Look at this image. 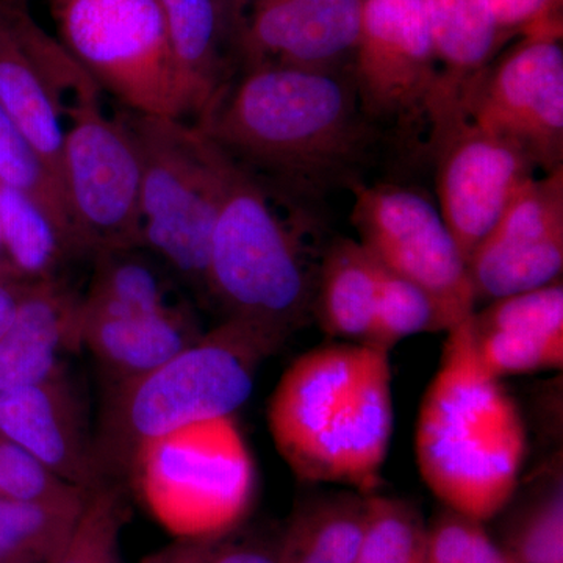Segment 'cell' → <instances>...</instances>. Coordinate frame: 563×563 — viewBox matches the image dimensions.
I'll list each match as a JSON object with an SVG mask.
<instances>
[{"label":"cell","mask_w":563,"mask_h":563,"mask_svg":"<svg viewBox=\"0 0 563 563\" xmlns=\"http://www.w3.org/2000/svg\"><path fill=\"white\" fill-rule=\"evenodd\" d=\"M196 128L274 198L298 209L365 181L383 143L351 70L243 69Z\"/></svg>","instance_id":"cell-1"},{"label":"cell","mask_w":563,"mask_h":563,"mask_svg":"<svg viewBox=\"0 0 563 563\" xmlns=\"http://www.w3.org/2000/svg\"><path fill=\"white\" fill-rule=\"evenodd\" d=\"M388 352L340 342L303 352L268 402L277 453L303 483L372 495L390 450L395 409Z\"/></svg>","instance_id":"cell-2"},{"label":"cell","mask_w":563,"mask_h":563,"mask_svg":"<svg viewBox=\"0 0 563 563\" xmlns=\"http://www.w3.org/2000/svg\"><path fill=\"white\" fill-rule=\"evenodd\" d=\"M470 317L448 332L421 399L415 454L421 479L446 509L484 523L517 493L528 433L517 401L484 368Z\"/></svg>","instance_id":"cell-3"},{"label":"cell","mask_w":563,"mask_h":563,"mask_svg":"<svg viewBox=\"0 0 563 563\" xmlns=\"http://www.w3.org/2000/svg\"><path fill=\"white\" fill-rule=\"evenodd\" d=\"M317 265L272 192L229 158L211 236L207 301L279 351L313 320Z\"/></svg>","instance_id":"cell-4"},{"label":"cell","mask_w":563,"mask_h":563,"mask_svg":"<svg viewBox=\"0 0 563 563\" xmlns=\"http://www.w3.org/2000/svg\"><path fill=\"white\" fill-rule=\"evenodd\" d=\"M274 352L251 329L222 321L152 372L107 388L95 439L106 479L128 474L144 443L185 426L232 417L250 399L258 366Z\"/></svg>","instance_id":"cell-5"},{"label":"cell","mask_w":563,"mask_h":563,"mask_svg":"<svg viewBox=\"0 0 563 563\" xmlns=\"http://www.w3.org/2000/svg\"><path fill=\"white\" fill-rule=\"evenodd\" d=\"M141 162V233L181 284L207 299L211 236L229 157L188 122L122 114Z\"/></svg>","instance_id":"cell-6"},{"label":"cell","mask_w":563,"mask_h":563,"mask_svg":"<svg viewBox=\"0 0 563 563\" xmlns=\"http://www.w3.org/2000/svg\"><path fill=\"white\" fill-rule=\"evenodd\" d=\"M60 43L132 113L198 125L203 110L174 60L157 0H49Z\"/></svg>","instance_id":"cell-7"},{"label":"cell","mask_w":563,"mask_h":563,"mask_svg":"<svg viewBox=\"0 0 563 563\" xmlns=\"http://www.w3.org/2000/svg\"><path fill=\"white\" fill-rule=\"evenodd\" d=\"M128 474L155 520L181 540L231 532L255 492L254 461L232 417L144 443Z\"/></svg>","instance_id":"cell-8"},{"label":"cell","mask_w":563,"mask_h":563,"mask_svg":"<svg viewBox=\"0 0 563 563\" xmlns=\"http://www.w3.org/2000/svg\"><path fill=\"white\" fill-rule=\"evenodd\" d=\"M101 92L90 77L63 107V184L90 257L143 247L139 147L124 120L103 111Z\"/></svg>","instance_id":"cell-9"},{"label":"cell","mask_w":563,"mask_h":563,"mask_svg":"<svg viewBox=\"0 0 563 563\" xmlns=\"http://www.w3.org/2000/svg\"><path fill=\"white\" fill-rule=\"evenodd\" d=\"M357 242L393 273L412 280L442 307L451 325L474 312L468 266L453 233L424 192L366 181L350 190Z\"/></svg>","instance_id":"cell-10"},{"label":"cell","mask_w":563,"mask_h":563,"mask_svg":"<svg viewBox=\"0 0 563 563\" xmlns=\"http://www.w3.org/2000/svg\"><path fill=\"white\" fill-rule=\"evenodd\" d=\"M558 31L531 33L488 66L466 120L510 141L544 174L563 168V49Z\"/></svg>","instance_id":"cell-11"},{"label":"cell","mask_w":563,"mask_h":563,"mask_svg":"<svg viewBox=\"0 0 563 563\" xmlns=\"http://www.w3.org/2000/svg\"><path fill=\"white\" fill-rule=\"evenodd\" d=\"M351 76L379 128L428 118L437 63L424 0H363Z\"/></svg>","instance_id":"cell-12"},{"label":"cell","mask_w":563,"mask_h":563,"mask_svg":"<svg viewBox=\"0 0 563 563\" xmlns=\"http://www.w3.org/2000/svg\"><path fill=\"white\" fill-rule=\"evenodd\" d=\"M439 210L468 263L518 192L536 179L520 147L466 120L431 147Z\"/></svg>","instance_id":"cell-13"},{"label":"cell","mask_w":563,"mask_h":563,"mask_svg":"<svg viewBox=\"0 0 563 563\" xmlns=\"http://www.w3.org/2000/svg\"><path fill=\"white\" fill-rule=\"evenodd\" d=\"M466 266L476 303L561 280L563 168L536 177L518 192Z\"/></svg>","instance_id":"cell-14"},{"label":"cell","mask_w":563,"mask_h":563,"mask_svg":"<svg viewBox=\"0 0 563 563\" xmlns=\"http://www.w3.org/2000/svg\"><path fill=\"white\" fill-rule=\"evenodd\" d=\"M363 0H242L232 38L243 69L351 70Z\"/></svg>","instance_id":"cell-15"},{"label":"cell","mask_w":563,"mask_h":563,"mask_svg":"<svg viewBox=\"0 0 563 563\" xmlns=\"http://www.w3.org/2000/svg\"><path fill=\"white\" fill-rule=\"evenodd\" d=\"M0 435L81 490L106 483L87 417L66 376L0 391Z\"/></svg>","instance_id":"cell-16"},{"label":"cell","mask_w":563,"mask_h":563,"mask_svg":"<svg viewBox=\"0 0 563 563\" xmlns=\"http://www.w3.org/2000/svg\"><path fill=\"white\" fill-rule=\"evenodd\" d=\"M424 7L437 63L435 88L426 118L432 146L466 121V99L490 66L503 33L490 0H424Z\"/></svg>","instance_id":"cell-17"},{"label":"cell","mask_w":563,"mask_h":563,"mask_svg":"<svg viewBox=\"0 0 563 563\" xmlns=\"http://www.w3.org/2000/svg\"><path fill=\"white\" fill-rule=\"evenodd\" d=\"M81 298L62 279L33 282L0 339V391L66 376L80 344Z\"/></svg>","instance_id":"cell-18"},{"label":"cell","mask_w":563,"mask_h":563,"mask_svg":"<svg viewBox=\"0 0 563 563\" xmlns=\"http://www.w3.org/2000/svg\"><path fill=\"white\" fill-rule=\"evenodd\" d=\"M202 335L188 303L114 317L80 314L81 347H87L98 362L107 388L152 372Z\"/></svg>","instance_id":"cell-19"},{"label":"cell","mask_w":563,"mask_h":563,"mask_svg":"<svg viewBox=\"0 0 563 563\" xmlns=\"http://www.w3.org/2000/svg\"><path fill=\"white\" fill-rule=\"evenodd\" d=\"M0 107L20 125L63 187V106L0 0Z\"/></svg>","instance_id":"cell-20"},{"label":"cell","mask_w":563,"mask_h":563,"mask_svg":"<svg viewBox=\"0 0 563 563\" xmlns=\"http://www.w3.org/2000/svg\"><path fill=\"white\" fill-rule=\"evenodd\" d=\"M376 292L373 255L357 240L333 239L318 262L313 320L328 335L365 344L376 312Z\"/></svg>","instance_id":"cell-21"},{"label":"cell","mask_w":563,"mask_h":563,"mask_svg":"<svg viewBox=\"0 0 563 563\" xmlns=\"http://www.w3.org/2000/svg\"><path fill=\"white\" fill-rule=\"evenodd\" d=\"M92 262L81 317L154 312L187 303L177 296L176 277L143 247L99 252Z\"/></svg>","instance_id":"cell-22"},{"label":"cell","mask_w":563,"mask_h":563,"mask_svg":"<svg viewBox=\"0 0 563 563\" xmlns=\"http://www.w3.org/2000/svg\"><path fill=\"white\" fill-rule=\"evenodd\" d=\"M157 3L174 60L201 102L203 121L229 85L221 57L222 41L231 36L228 21L218 0H157Z\"/></svg>","instance_id":"cell-23"},{"label":"cell","mask_w":563,"mask_h":563,"mask_svg":"<svg viewBox=\"0 0 563 563\" xmlns=\"http://www.w3.org/2000/svg\"><path fill=\"white\" fill-rule=\"evenodd\" d=\"M366 495L324 493L303 503L282 536L280 563H355L361 547Z\"/></svg>","instance_id":"cell-24"},{"label":"cell","mask_w":563,"mask_h":563,"mask_svg":"<svg viewBox=\"0 0 563 563\" xmlns=\"http://www.w3.org/2000/svg\"><path fill=\"white\" fill-rule=\"evenodd\" d=\"M0 239L11 272L24 282L60 279L81 252L24 192L0 181Z\"/></svg>","instance_id":"cell-25"},{"label":"cell","mask_w":563,"mask_h":563,"mask_svg":"<svg viewBox=\"0 0 563 563\" xmlns=\"http://www.w3.org/2000/svg\"><path fill=\"white\" fill-rule=\"evenodd\" d=\"M90 492L41 501L0 496V563H52L65 547Z\"/></svg>","instance_id":"cell-26"},{"label":"cell","mask_w":563,"mask_h":563,"mask_svg":"<svg viewBox=\"0 0 563 563\" xmlns=\"http://www.w3.org/2000/svg\"><path fill=\"white\" fill-rule=\"evenodd\" d=\"M0 181L33 199L60 231L88 255L81 243L68 195L20 125L0 107Z\"/></svg>","instance_id":"cell-27"},{"label":"cell","mask_w":563,"mask_h":563,"mask_svg":"<svg viewBox=\"0 0 563 563\" xmlns=\"http://www.w3.org/2000/svg\"><path fill=\"white\" fill-rule=\"evenodd\" d=\"M376 274V312L365 344L390 352L404 339L417 333L453 329L440 303L428 291L377 261Z\"/></svg>","instance_id":"cell-28"},{"label":"cell","mask_w":563,"mask_h":563,"mask_svg":"<svg viewBox=\"0 0 563 563\" xmlns=\"http://www.w3.org/2000/svg\"><path fill=\"white\" fill-rule=\"evenodd\" d=\"M428 526L412 504L366 495L365 520L355 563H424Z\"/></svg>","instance_id":"cell-29"},{"label":"cell","mask_w":563,"mask_h":563,"mask_svg":"<svg viewBox=\"0 0 563 563\" xmlns=\"http://www.w3.org/2000/svg\"><path fill=\"white\" fill-rule=\"evenodd\" d=\"M124 518L120 487L106 483L88 493L84 509L60 554L52 563H113Z\"/></svg>","instance_id":"cell-30"},{"label":"cell","mask_w":563,"mask_h":563,"mask_svg":"<svg viewBox=\"0 0 563 563\" xmlns=\"http://www.w3.org/2000/svg\"><path fill=\"white\" fill-rule=\"evenodd\" d=\"M472 322L477 331L563 340L562 282L493 301L483 312H473Z\"/></svg>","instance_id":"cell-31"},{"label":"cell","mask_w":563,"mask_h":563,"mask_svg":"<svg viewBox=\"0 0 563 563\" xmlns=\"http://www.w3.org/2000/svg\"><path fill=\"white\" fill-rule=\"evenodd\" d=\"M473 331L481 362L496 379L563 366V340L537 339L509 331H477L474 325Z\"/></svg>","instance_id":"cell-32"},{"label":"cell","mask_w":563,"mask_h":563,"mask_svg":"<svg viewBox=\"0 0 563 563\" xmlns=\"http://www.w3.org/2000/svg\"><path fill=\"white\" fill-rule=\"evenodd\" d=\"M424 563H515L493 542L483 523L444 509L428 526Z\"/></svg>","instance_id":"cell-33"},{"label":"cell","mask_w":563,"mask_h":563,"mask_svg":"<svg viewBox=\"0 0 563 563\" xmlns=\"http://www.w3.org/2000/svg\"><path fill=\"white\" fill-rule=\"evenodd\" d=\"M504 551L515 563H563L561 483L526 512Z\"/></svg>","instance_id":"cell-34"},{"label":"cell","mask_w":563,"mask_h":563,"mask_svg":"<svg viewBox=\"0 0 563 563\" xmlns=\"http://www.w3.org/2000/svg\"><path fill=\"white\" fill-rule=\"evenodd\" d=\"M44 463L0 435V496L18 501H41L76 490Z\"/></svg>","instance_id":"cell-35"},{"label":"cell","mask_w":563,"mask_h":563,"mask_svg":"<svg viewBox=\"0 0 563 563\" xmlns=\"http://www.w3.org/2000/svg\"><path fill=\"white\" fill-rule=\"evenodd\" d=\"M173 563H280L273 548L254 540L228 539V533L206 540H184L166 551Z\"/></svg>","instance_id":"cell-36"},{"label":"cell","mask_w":563,"mask_h":563,"mask_svg":"<svg viewBox=\"0 0 563 563\" xmlns=\"http://www.w3.org/2000/svg\"><path fill=\"white\" fill-rule=\"evenodd\" d=\"M555 0H490L493 14L501 33L525 31L531 33L558 31L551 24L550 13Z\"/></svg>","instance_id":"cell-37"},{"label":"cell","mask_w":563,"mask_h":563,"mask_svg":"<svg viewBox=\"0 0 563 563\" xmlns=\"http://www.w3.org/2000/svg\"><path fill=\"white\" fill-rule=\"evenodd\" d=\"M33 282L0 276V339L9 331L11 322L16 317L22 296Z\"/></svg>","instance_id":"cell-38"},{"label":"cell","mask_w":563,"mask_h":563,"mask_svg":"<svg viewBox=\"0 0 563 563\" xmlns=\"http://www.w3.org/2000/svg\"><path fill=\"white\" fill-rule=\"evenodd\" d=\"M218 3H220L225 21H228L229 33L232 35L233 22H235L236 3H239V0H218Z\"/></svg>","instance_id":"cell-39"},{"label":"cell","mask_w":563,"mask_h":563,"mask_svg":"<svg viewBox=\"0 0 563 563\" xmlns=\"http://www.w3.org/2000/svg\"><path fill=\"white\" fill-rule=\"evenodd\" d=\"M0 276L14 277V279H18V277L14 276V273L11 272L9 261H7L5 252H3L2 239H0Z\"/></svg>","instance_id":"cell-40"},{"label":"cell","mask_w":563,"mask_h":563,"mask_svg":"<svg viewBox=\"0 0 563 563\" xmlns=\"http://www.w3.org/2000/svg\"><path fill=\"white\" fill-rule=\"evenodd\" d=\"M146 563H173V561L169 559L168 553H163L157 555V558H152L151 561Z\"/></svg>","instance_id":"cell-41"},{"label":"cell","mask_w":563,"mask_h":563,"mask_svg":"<svg viewBox=\"0 0 563 563\" xmlns=\"http://www.w3.org/2000/svg\"><path fill=\"white\" fill-rule=\"evenodd\" d=\"M113 563H120V559H118V561H117V562H113Z\"/></svg>","instance_id":"cell-42"}]
</instances>
